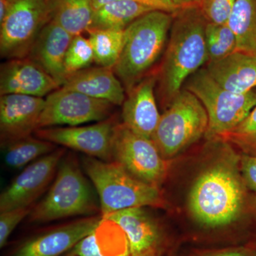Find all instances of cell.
I'll use <instances>...</instances> for the list:
<instances>
[{
  "label": "cell",
  "mask_w": 256,
  "mask_h": 256,
  "mask_svg": "<svg viewBox=\"0 0 256 256\" xmlns=\"http://www.w3.org/2000/svg\"><path fill=\"white\" fill-rule=\"evenodd\" d=\"M229 148L198 176L190 191L188 210L204 228L216 230L232 225L244 208L246 184L239 170V158Z\"/></svg>",
  "instance_id": "6da1fadb"
},
{
  "label": "cell",
  "mask_w": 256,
  "mask_h": 256,
  "mask_svg": "<svg viewBox=\"0 0 256 256\" xmlns=\"http://www.w3.org/2000/svg\"><path fill=\"white\" fill-rule=\"evenodd\" d=\"M206 24L200 8H188L174 14L164 58L156 74L160 99L168 106L184 82L208 63Z\"/></svg>",
  "instance_id": "7a4b0ae2"
},
{
  "label": "cell",
  "mask_w": 256,
  "mask_h": 256,
  "mask_svg": "<svg viewBox=\"0 0 256 256\" xmlns=\"http://www.w3.org/2000/svg\"><path fill=\"white\" fill-rule=\"evenodd\" d=\"M174 14L154 10L124 28V42L114 73L126 92L146 76L166 44Z\"/></svg>",
  "instance_id": "3957f363"
},
{
  "label": "cell",
  "mask_w": 256,
  "mask_h": 256,
  "mask_svg": "<svg viewBox=\"0 0 256 256\" xmlns=\"http://www.w3.org/2000/svg\"><path fill=\"white\" fill-rule=\"evenodd\" d=\"M82 171L75 156L64 154L53 184L43 200L32 208L28 222L45 224L75 216H94L100 213L97 192Z\"/></svg>",
  "instance_id": "277c9868"
},
{
  "label": "cell",
  "mask_w": 256,
  "mask_h": 256,
  "mask_svg": "<svg viewBox=\"0 0 256 256\" xmlns=\"http://www.w3.org/2000/svg\"><path fill=\"white\" fill-rule=\"evenodd\" d=\"M80 162L98 196L101 216L132 207L164 205L159 188L138 180L118 163L87 156Z\"/></svg>",
  "instance_id": "5b68a950"
},
{
  "label": "cell",
  "mask_w": 256,
  "mask_h": 256,
  "mask_svg": "<svg viewBox=\"0 0 256 256\" xmlns=\"http://www.w3.org/2000/svg\"><path fill=\"white\" fill-rule=\"evenodd\" d=\"M186 89L196 96L208 116L207 139L220 140L244 120L256 106V89L236 94L220 86L206 68L197 70L188 79Z\"/></svg>",
  "instance_id": "8992f818"
},
{
  "label": "cell",
  "mask_w": 256,
  "mask_h": 256,
  "mask_svg": "<svg viewBox=\"0 0 256 256\" xmlns=\"http://www.w3.org/2000/svg\"><path fill=\"white\" fill-rule=\"evenodd\" d=\"M208 124V116L202 102L184 89L161 114L152 140L163 158L169 159L205 136Z\"/></svg>",
  "instance_id": "52a82bcc"
},
{
  "label": "cell",
  "mask_w": 256,
  "mask_h": 256,
  "mask_svg": "<svg viewBox=\"0 0 256 256\" xmlns=\"http://www.w3.org/2000/svg\"><path fill=\"white\" fill-rule=\"evenodd\" d=\"M50 20L45 0H18L0 23V55L4 60L28 57L44 26Z\"/></svg>",
  "instance_id": "ba28073f"
},
{
  "label": "cell",
  "mask_w": 256,
  "mask_h": 256,
  "mask_svg": "<svg viewBox=\"0 0 256 256\" xmlns=\"http://www.w3.org/2000/svg\"><path fill=\"white\" fill-rule=\"evenodd\" d=\"M112 159L138 180L156 188L168 172L166 161L152 139L136 134L124 124L114 128Z\"/></svg>",
  "instance_id": "9c48e42d"
},
{
  "label": "cell",
  "mask_w": 256,
  "mask_h": 256,
  "mask_svg": "<svg viewBox=\"0 0 256 256\" xmlns=\"http://www.w3.org/2000/svg\"><path fill=\"white\" fill-rule=\"evenodd\" d=\"M114 106L108 101L60 87L45 98L38 129L100 122L112 116Z\"/></svg>",
  "instance_id": "30bf717a"
},
{
  "label": "cell",
  "mask_w": 256,
  "mask_h": 256,
  "mask_svg": "<svg viewBox=\"0 0 256 256\" xmlns=\"http://www.w3.org/2000/svg\"><path fill=\"white\" fill-rule=\"evenodd\" d=\"M118 124L112 116L88 126L41 128L37 130L34 136L56 146L80 152L86 156L112 162V137Z\"/></svg>",
  "instance_id": "8fae6325"
},
{
  "label": "cell",
  "mask_w": 256,
  "mask_h": 256,
  "mask_svg": "<svg viewBox=\"0 0 256 256\" xmlns=\"http://www.w3.org/2000/svg\"><path fill=\"white\" fill-rule=\"evenodd\" d=\"M65 154L64 148H58L24 168L2 192L0 212L31 207L53 180Z\"/></svg>",
  "instance_id": "7c38bea8"
},
{
  "label": "cell",
  "mask_w": 256,
  "mask_h": 256,
  "mask_svg": "<svg viewBox=\"0 0 256 256\" xmlns=\"http://www.w3.org/2000/svg\"><path fill=\"white\" fill-rule=\"evenodd\" d=\"M119 226L126 234L130 256H163L169 246L164 229L146 207H132L102 217Z\"/></svg>",
  "instance_id": "4fadbf2b"
},
{
  "label": "cell",
  "mask_w": 256,
  "mask_h": 256,
  "mask_svg": "<svg viewBox=\"0 0 256 256\" xmlns=\"http://www.w3.org/2000/svg\"><path fill=\"white\" fill-rule=\"evenodd\" d=\"M102 216H89L41 232L24 240L8 256H62L92 233Z\"/></svg>",
  "instance_id": "5bb4252c"
},
{
  "label": "cell",
  "mask_w": 256,
  "mask_h": 256,
  "mask_svg": "<svg viewBox=\"0 0 256 256\" xmlns=\"http://www.w3.org/2000/svg\"><path fill=\"white\" fill-rule=\"evenodd\" d=\"M45 105V98L8 94L0 96L1 144L34 134Z\"/></svg>",
  "instance_id": "9a60e30c"
},
{
  "label": "cell",
  "mask_w": 256,
  "mask_h": 256,
  "mask_svg": "<svg viewBox=\"0 0 256 256\" xmlns=\"http://www.w3.org/2000/svg\"><path fill=\"white\" fill-rule=\"evenodd\" d=\"M60 88L28 57L8 60L0 68V96L18 94L44 98Z\"/></svg>",
  "instance_id": "2e32d148"
},
{
  "label": "cell",
  "mask_w": 256,
  "mask_h": 256,
  "mask_svg": "<svg viewBox=\"0 0 256 256\" xmlns=\"http://www.w3.org/2000/svg\"><path fill=\"white\" fill-rule=\"evenodd\" d=\"M156 84V74L146 76L127 92L122 104V124L149 139H152L161 117L154 94Z\"/></svg>",
  "instance_id": "e0dca14e"
},
{
  "label": "cell",
  "mask_w": 256,
  "mask_h": 256,
  "mask_svg": "<svg viewBox=\"0 0 256 256\" xmlns=\"http://www.w3.org/2000/svg\"><path fill=\"white\" fill-rule=\"evenodd\" d=\"M73 38L66 30L50 20L40 32L28 56L50 74L60 87L66 80L64 62Z\"/></svg>",
  "instance_id": "ac0fdd59"
},
{
  "label": "cell",
  "mask_w": 256,
  "mask_h": 256,
  "mask_svg": "<svg viewBox=\"0 0 256 256\" xmlns=\"http://www.w3.org/2000/svg\"><path fill=\"white\" fill-rule=\"evenodd\" d=\"M207 72L220 86L236 94L256 89V54L236 50L207 64Z\"/></svg>",
  "instance_id": "d6986e66"
},
{
  "label": "cell",
  "mask_w": 256,
  "mask_h": 256,
  "mask_svg": "<svg viewBox=\"0 0 256 256\" xmlns=\"http://www.w3.org/2000/svg\"><path fill=\"white\" fill-rule=\"evenodd\" d=\"M62 88L108 101L114 106H122L126 99V89L114 69L99 66L70 76Z\"/></svg>",
  "instance_id": "ffe728a7"
},
{
  "label": "cell",
  "mask_w": 256,
  "mask_h": 256,
  "mask_svg": "<svg viewBox=\"0 0 256 256\" xmlns=\"http://www.w3.org/2000/svg\"><path fill=\"white\" fill-rule=\"evenodd\" d=\"M70 252L76 256H130L127 238L122 229L112 220L102 218Z\"/></svg>",
  "instance_id": "44dd1931"
},
{
  "label": "cell",
  "mask_w": 256,
  "mask_h": 256,
  "mask_svg": "<svg viewBox=\"0 0 256 256\" xmlns=\"http://www.w3.org/2000/svg\"><path fill=\"white\" fill-rule=\"evenodd\" d=\"M50 20H54L72 36L88 32L94 22L92 0H50Z\"/></svg>",
  "instance_id": "7402d4cb"
},
{
  "label": "cell",
  "mask_w": 256,
  "mask_h": 256,
  "mask_svg": "<svg viewBox=\"0 0 256 256\" xmlns=\"http://www.w3.org/2000/svg\"><path fill=\"white\" fill-rule=\"evenodd\" d=\"M154 9L132 0H118L96 10L92 28L124 30L130 24Z\"/></svg>",
  "instance_id": "603a6c76"
},
{
  "label": "cell",
  "mask_w": 256,
  "mask_h": 256,
  "mask_svg": "<svg viewBox=\"0 0 256 256\" xmlns=\"http://www.w3.org/2000/svg\"><path fill=\"white\" fill-rule=\"evenodd\" d=\"M236 50L256 54V0H236L228 22Z\"/></svg>",
  "instance_id": "cb8c5ba5"
},
{
  "label": "cell",
  "mask_w": 256,
  "mask_h": 256,
  "mask_svg": "<svg viewBox=\"0 0 256 256\" xmlns=\"http://www.w3.org/2000/svg\"><path fill=\"white\" fill-rule=\"evenodd\" d=\"M1 146L4 151L5 164L14 170L26 168L56 149V146L54 143L32 136Z\"/></svg>",
  "instance_id": "d4e9b609"
},
{
  "label": "cell",
  "mask_w": 256,
  "mask_h": 256,
  "mask_svg": "<svg viewBox=\"0 0 256 256\" xmlns=\"http://www.w3.org/2000/svg\"><path fill=\"white\" fill-rule=\"evenodd\" d=\"M124 30L89 28L88 40L94 50V62L99 66L114 69L122 52Z\"/></svg>",
  "instance_id": "484cf974"
},
{
  "label": "cell",
  "mask_w": 256,
  "mask_h": 256,
  "mask_svg": "<svg viewBox=\"0 0 256 256\" xmlns=\"http://www.w3.org/2000/svg\"><path fill=\"white\" fill-rule=\"evenodd\" d=\"M205 40L208 63L222 60L236 50V38L228 24L207 22Z\"/></svg>",
  "instance_id": "4316f807"
},
{
  "label": "cell",
  "mask_w": 256,
  "mask_h": 256,
  "mask_svg": "<svg viewBox=\"0 0 256 256\" xmlns=\"http://www.w3.org/2000/svg\"><path fill=\"white\" fill-rule=\"evenodd\" d=\"M94 62V50L88 38L82 35L74 36L66 54L64 67L66 78L89 68Z\"/></svg>",
  "instance_id": "83f0119b"
},
{
  "label": "cell",
  "mask_w": 256,
  "mask_h": 256,
  "mask_svg": "<svg viewBox=\"0 0 256 256\" xmlns=\"http://www.w3.org/2000/svg\"><path fill=\"white\" fill-rule=\"evenodd\" d=\"M220 140L233 143L244 154L256 156V106L238 126Z\"/></svg>",
  "instance_id": "f1b7e54d"
},
{
  "label": "cell",
  "mask_w": 256,
  "mask_h": 256,
  "mask_svg": "<svg viewBox=\"0 0 256 256\" xmlns=\"http://www.w3.org/2000/svg\"><path fill=\"white\" fill-rule=\"evenodd\" d=\"M94 10L100 9L104 5L118 0H92ZM141 3L154 10L175 14L178 12L191 8H200V5L191 0H132Z\"/></svg>",
  "instance_id": "f546056e"
},
{
  "label": "cell",
  "mask_w": 256,
  "mask_h": 256,
  "mask_svg": "<svg viewBox=\"0 0 256 256\" xmlns=\"http://www.w3.org/2000/svg\"><path fill=\"white\" fill-rule=\"evenodd\" d=\"M236 0H205L201 10L207 22L225 24L229 18Z\"/></svg>",
  "instance_id": "4dcf8cb0"
},
{
  "label": "cell",
  "mask_w": 256,
  "mask_h": 256,
  "mask_svg": "<svg viewBox=\"0 0 256 256\" xmlns=\"http://www.w3.org/2000/svg\"><path fill=\"white\" fill-rule=\"evenodd\" d=\"M31 207L0 212V248H2L18 224L30 215Z\"/></svg>",
  "instance_id": "1f68e13d"
},
{
  "label": "cell",
  "mask_w": 256,
  "mask_h": 256,
  "mask_svg": "<svg viewBox=\"0 0 256 256\" xmlns=\"http://www.w3.org/2000/svg\"><path fill=\"white\" fill-rule=\"evenodd\" d=\"M240 171L246 186L256 192V156L244 154L240 158Z\"/></svg>",
  "instance_id": "d6a6232c"
},
{
  "label": "cell",
  "mask_w": 256,
  "mask_h": 256,
  "mask_svg": "<svg viewBox=\"0 0 256 256\" xmlns=\"http://www.w3.org/2000/svg\"><path fill=\"white\" fill-rule=\"evenodd\" d=\"M191 256H256L250 250L240 248L196 250Z\"/></svg>",
  "instance_id": "836d02e7"
},
{
  "label": "cell",
  "mask_w": 256,
  "mask_h": 256,
  "mask_svg": "<svg viewBox=\"0 0 256 256\" xmlns=\"http://www.w3.org/2000/svg\"><path fill=\"white\" fill-rule=\"evenodd\" d=\"M11 6L8 0H0V23L4 20Z\"/></svg>",
  "instance_id": "e575fe53"
},
{
  "label": "cell",
  "mask_w": 256,
  "mask_h": 256,
  "mask_svg": "<svg viewBox=\"0 0 256 256\" xmlns=\"http://www.w3.org/2000/svg\"><path fill=\"white\" fill-rule=\"evenodd\" d=\"M191 1L193 2L196 3L197 4L200 5V6H201L202 3H203L205 0H191Z\"/></svg>",
  "instance_id": "d590c367"
},
{
  "label": "cell",
  "mask_w": 256,
  "mask_h": 256,
  "mask_svg": "<svg viewBox=\"0 0 256 256\" xmlns=\"http://www.w3.org/2000/svg\"><path fill=\"white\" fill-rule=\"evenodd\" d=\"M10 4H12L13 3L15 2L18 1V0H8Z\"/></svg>",
  "instance_id": "8d00e7d4"
},
{
  "label": "cell",
  "mask_w": 256,
  "mask_h": 256,
  "mask_svg": "<svg viewBox=\"0 0 256 256\" xmlns=\"http://www.w3.org/2000/svg\"><path fill=\"white\" fill-rule=\"evenodd\" d=\"M65 256H74V255H73V254H70V252H68V254H67Z\"/></svg>",
  "instance_id": "74e56055"
},
{
  "label": "cell",
  "mask_w": 256,
  "mask_h": 256,
  "mask_svg": "<svg viewBox=\"0 0 256 256\" xmlns=\"http://www.w3.org/2000/svg\"><path fill=\"white\" fill-rule=\"evenodd\" d=\"M45 1L46 2H50V0H45Z\"/></svg>",
  "instance_id": "f35d334b"
}]
</instances>
